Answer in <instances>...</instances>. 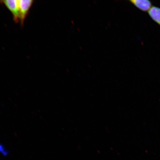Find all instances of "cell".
Here are the masks:
<instances>
[{"instance_id": "obj_1", "label": "cell", "mask_w": 160, "mask_h": 160, "mask_svg": "<svg viewBox=\"0 0 160 160\" xmlns=\"http://www.w3.org/2000/svg\"><path fill=\"white\" fill-rule=\"evenodd\" d=\"M0 2L3 4L11 12L14 21L16 23L20 22V12L18 0H6L1 1Z\"/></svg>"}, {"instance_id": "obj_2", "label": "cell", "mask_w": 160, "mask_h": 160, "mask_svg": "<svg viewBox=\"0 0 160 160\" xmlns=\"http://www.w3.org/2000/svg\"><path fill=\"white\" fill-rule=\"evenodd\" d=\"M33 2V0H18L20 22L22 25H23Z\"/></svg>"}, {"instance_id": "obj_3", "label": "cell", "mask_w": 160, "mask_h": 160, "mask_svg": "<svg viewBox=\"0 0 160 160\" xmlns=\"http://www.w3.org/2000/svg\"><path fill=\"white\" fill-rule=\"evenodd\" d=\"M129 1L137 8L145 12H148L152 7L151 2L148 0H132Z\"/></svg>"}, {"instance_id": "obj_4", "label": "cell", "mask_w": 160, "mask_h": 160, "mask_svg": "<svg viewBox=\"0 0 160 160\" xmlns=\"http://www.w3.org/2000/svg\"><path fill=\"white\" fill-rule=\"evenodd\" d=\"M148 14L152 19L160 25V8L152 7L148 12Z\"/></svg>"}, {"instance_id": "obj_5", "label": "cell", "mask_w": 160, "mask_h": 160, "mask_svg": "<svg viewBox=\"0 0 160 160\" xmlns=\"http://www.w3.org/2000/svg\"><path fill=\"white\" fill-rule=\"evenodd\" d=\"M0 152L4 156H7L9 152L5 149L3 145L0 143Z\"/></svg>"}]
</instances>
